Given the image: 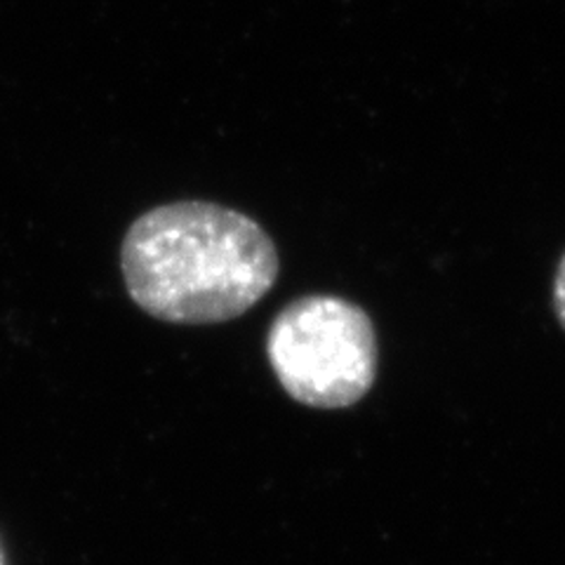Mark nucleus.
<instances>
[{"mask_svg": "<svg viewBox=\"0 0 565 565\" xmlns=\"http://www.w3.org/2000/svg\"><path fill=\"white\" fill-rule=\"evenodd\" d=\"M132 302L174 326L234 321L267 295L280 257L264 226L205 201L158 205L137 217L120 245Z\"/></svg>", "mask_w": 565, "mask_h": 565, "instance_id": "1", "label": "nucleus"}, {"mask_svg": "<svg viewBox=\"0 0 565 565\" xmlns=\"http://www.w3.org/2000/svg\"><path fill=\"white\" fill-rule=\"evenodd\" d=\"M267 356L286 394L321 411L359 403L380 367L373 318L334 295H307L282 309L267 334Z\"/></svg>", "mask_w": 565, "mask_h": 565, "instance_id": "2", "label": "nucleus"}, {"mask_svg": "<svg viewBox=\"0 0 565 565\" xmlns=\"http://www.w3.org/2000/svg\"><path fill=\"white\" fill-rule=\"evenodd\" d=\"M554 311L558 316V323L565 330V255L558 262V271L554 278Z\"/></svg>", "mask_w": 565, "mask_h": 565, "instance_id": "3", "label": "nucleus"}]
</instances>
